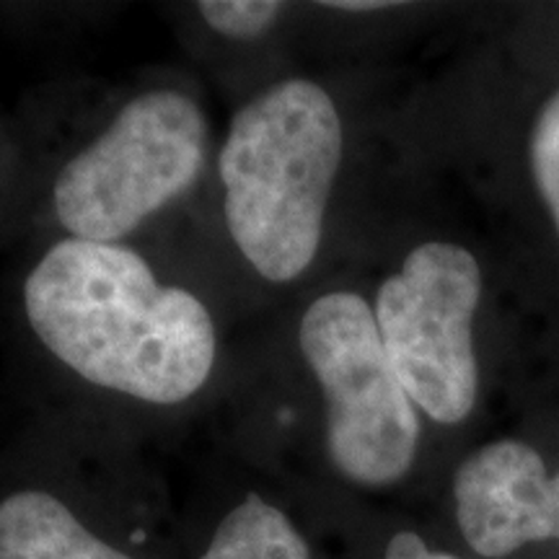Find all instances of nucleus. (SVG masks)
Wrapping results in <instances>:
<instances>
[{
	"label": "nucleus",
	"mask_w": 559,
	"mask_h": 559,
	"mask_svg": "<svg viewBox=\"0 0 559 559\" xmlns=\"http://www.w3.org/2000/svg\"><path fill=\"white\" fill-rule=\"evenodd\" d=\"M24 313L73 379L145 407H181L213 381L218 321L132 243L58 239L24 280Z\"/></svg>",
	"instance_id": "f257e3e1"
},
{
	"label": "nucleus",
	"mask_w": 559,
	"mask_h": 559,
	"mask_svg": "<svg viewBox=\"0 0 559 559\" xmlns=\"http://www.w3.org/2000/svg\"><path fill=\"white\" fill-rule=\"evenodd\" d=\"M342 160L345 122L319 81L280 79L230 115L215 151L223 226L264 283L290 285L317 264Z\"/></svg>",
	"instance_id": "f03ea898"
},
{
	"label": "nucleus",
	"mask_w": 559,
	"mask_h": 559,
	"mask_svg": "<svg viewBox=\"0 0 559 559\" xmlns=\"http://www.w3.org/2000/svg\"><path fill=\"white\" fill-rule=\"evenodd\" d=\"M215 151L198 94L174 81L132 88L55 171L50 213L62 239L130 243L198 190Z\"/></svg>",
	"instance_id": "7ed1b4c3"
},
{
	"label": "nucleus",
	"mask_w": 559,
	"mask_h": 559,
	"mask_svg": "<svg viewBox=\"0 0 559 559\" xmlns=\"http://www.w3.org/2000/svg\"><path fill=\"white\" fill-rule=\"evenodd\" d=\"M298 349L321 396L332 469L362 489L400 485L417 461L423 412L391 368L370 300L319 293L298 319Z\"/></svg>",
	"instance_id": "20e7f679"
},
{
	"label": "nucleus",
	"mask_w": 559,
	"mask_h": 559,
	"mask_svg": "<svg viewBox=\"0 0 559 559\" xmlns=\"http://www.w3.org/2000/svg\"><path fill=\"white\" fill-rule=\"evenodd\" d=\"M481 285L479 260L464 243L428 239L402 257L370 300L391 368L423 417L443 428L466 423L479 402L474 321Z\"/></svg>",
	"instance_id": "39448f33"
},
{
	"label": "nucleus",
	"mask_w": 559,
	"mask_h": 559,
	"mask_svg": "<svg viewBox=\"0 0 559 559\" xmlns=\"http://www.w3.org/2000/svg\"><path fill=\"white\" fill-rule=\"evenodd\" d=\"M453 515L466 547L500 559L534 542H559V469L526 440L500 438L453 474Z\"/></svg>",
	"instance_id": "423d86ee"
},
{
	"label": "nucleus",
	"mask_w": 559,
	"mask_h": 559,
	"mask_svg": "<svg viewBox=\"0 0 559 559\" xmlns=\"http://www.w3.org/2000/svg\"><path fill=\"white\" fill-rule=\"evenodd\" d=\"M0 559H148L52 487H21L0 500Z\"/></svg>",
	"instance_id": "0eeeda50"
},
{
	"label": "nucleus",
	"mask_w": 559,
	"mask_h": 559,
	"mask_svg": "<svg viewBox=\"0 0 559 559\" xmlns=\"http://www.w3.org/2000/svg\"><path fill=\"white\" fill-rule=\"evenodd\" d=\"M192 559H317V551L283 500L243 489L210 523Z\"/></svg>",
	"instance_id": "6e6552de"
},
{
	"label": "nucleus",
	"mask_w": 559,
	"mask_h": 559,
	"mask_svg": "<svg viewBox=\"0 0 559 559\" xmlns=\"http://www.w3.org/2000/svg\"><path fill=\"white\" fill-rule=\"evenodd\" d=\"M288 13V5L277 0H210L198 3V16L205 21L210 32L218 37L251 45L262 41L277 29V24Z\"/></svg>",
	"instance_id": "1a4fd4ad"
},
{
	"label": "nucleus",
	"mask_w": 559,
	"mask_h": 559,
	"mask_svg": "<svg viewBox=\"0 0 559 559\" xmlns=\"http://www.w3.org/2000/svg\"><path fill=\"white\" fill-rule=\"evenodd\" d=\"M528 164L539 198L559 234V88L542 104L531 124Z\"/></svg>",
	"instance_id": "9d476101"
},
{
	"label": "nucleus",
	"mask_w": 559,
	"mask_h": 559,
	"mask_svg": "<svg viewBox=\"0 0 559 559\" xmlns=\"http://www.w3.org/2000/svg\"><path fill=\"white\" fill-rule=\"evenodd\" d=\"M383 559H461V557L451 555V551L430 547L417 531L402 528L386 542V547H383Z\"/></svg>",
	"instance_id": "9b49d317"
},
{
	"label": "nucleus",
	"mask_w": 559,
	"mask_h": 559,
	"mask_svg": "<svg viewBox=\"0 0 559 559\" xmlns=\"http://www.w3.org/2000/svg\"><path fill=\"white\" fill-rule=\"evenodd\" d=\"M330 11H345V13H373V11H389L396 9L394 3H326Z\"/></svg>",
	"instance_id": "f8f14e48"
}]
</instances>
